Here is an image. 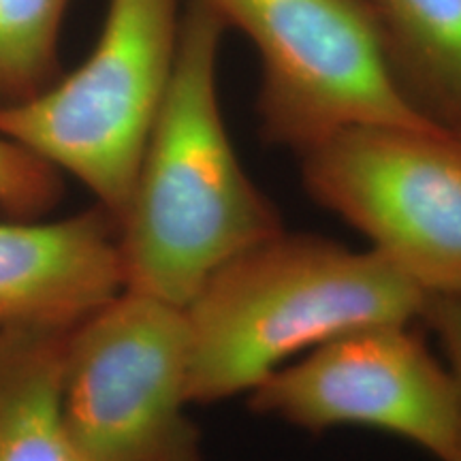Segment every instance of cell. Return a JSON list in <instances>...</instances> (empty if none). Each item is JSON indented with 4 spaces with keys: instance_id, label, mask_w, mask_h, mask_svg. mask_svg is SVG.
I'll return each instance as SVG.
<instances>
[{
    "instance_id": "cell-1",
    "label": "cell",
    "mask_w": 461,
    "mask_h": 461,
    "mask_svg": "<svg viewBox=\"0 0 461 461\" xmlns=\"http://www.w3.org/2000/svg\"><path fill=\"white\" fill-rule=\"evenodd\" d=\"M227 31L207 0L184 3L169 88L120 221L124 288L182 308L218 267L285 230L224 124L218 56Z\"/></svg>"
},
{
    "instance_id": "cell-2",
    "label": "cell",
    "mask_w": 461,
    "mask_h": 461,
    "mask_svg": "<svg viewBox=\"0 0 461 461\" xmlns=\"http://www.w3.org/2000/svg\"><path fill=\"white\" fill-rule=\"evenodd\" d=\"M428 297L376 250L286 233L248 248L184 305L188 402L257 387L293 355L372 322H417Z\"/></svg>"
},
{
    "instance_id": "cell-3",
    "label": "cell",
    "mask_w": 461,
    "mask_h": 461,
    "mask_svg": "<svg viewBox=\"0 0 461 461\" xmlns=\"http://www.w3.org/2000/svg\"><path fill=\"white\" fill-rule=\"evenodd\" d=\"M180 0H109L90 56L20 103H0V135L82 182L122 221L157 122L182 24Z\"/></svg>"
},
{
    "instance_id": "cell-4",
    "label": "cell",
    "mask_w": 461,
    "mask_h": 461,
    "mask_svg": "<svg viewBox=\"0 0 461 461\" xmlns=\"http://www.w3.org/2000/svg\"><path fill=\"white\" fill-rule=\"evenodd\" d=\"M257 50L261 137L302 157L357 126H425L363 0H207Z\"/></svg>"
},
{
    "instance_id": "cell-5",
    "label": "cell",
    "mask_w": 461,
    "mask_h": 461,
    "mask_svg": "<svg viewBox=\"0 0 461 461\" xmlns=\"http://www.w3.org/2000/svg\"><path fill=\"white\" fill-rule=\"evenodd\" d=\"M182 305L124 288L68 331L60 419L86 461H203Z\"/></svg>"
},
{
    "instance_id": "cell-6",
    "label": "cell",
    "mask_w": 461,
    "mask_h": 461,
    "mask_svg": "<svg viewBox=\"0 0 461 461\" xmlns=\"http://www.w3.org/2000/svg\"><path fill=\"white\" fill-rule=\"evenodd\" d=\"M305 190L425 295L461 291V135L357 126L302 157Z\"/></svg>"
},
{
    "instance_id": "cell-7",
    "label": "cell",
    "mask_w": 461,
    "mask_h": 461,
    "mask_svg": "<svg viewBox=\"0 0 461 461\" xmlns=\"http://www.w3.org/2000/svg\"><path fill=\"white\" fill-rule=\"evenodd\" d=\"M414 322H372L325 339L250 391V408L295 428L363 425L440 461H461V417L448 374Z\"/></svg>"
},
{
    "instance_id": "cell-8",
    "label": "cell",
    "mask_w": 461,
    "mask_h": 461,
    "mask_svg": "<svg viewBox=\"0 0 461 461\" xmlns=\"http://www.w3.org/2000/svg\"><path fill=\"white\" fill-rule=\"evenodd\" d=\"M122 291L120 222L105 207L0 218V331H71Z\"/></svg>"
},
{
    "instance_id": "cell-9",
    "label": "cell",
    "mask_w": 461,
    "mask_h": 461,
    "mask_svg": "<svg viewBox=\"0 0 461 461\" xmlns=\"http://www.w3.org/2000/svg\"><path fill=\"white\" fill-rule=\"evenodd\" d=\"M419 115L461 135V0H363Z\"/></svg>"
},
{
    "instance_id": "cell-10",
    "label": "cell",
    "mask_w": 461,
    "mask_h": 461,
    "mask_svg": "<svg viewBox=\"0 0 461 461\" xmlns=\"http://www.w3.org/2000/svg\"><path fill=\"white\" fill-rule=\"evenodd\" d=\"M68 331H0V461H86L60 419Z\"/></svg>"
},
{
    "instance_id": "cell-11",
    "label": "cell",
    "mask_w": 461,
    "mask_h": 461,
    "mask_svg": "<svg viewBox=\"0 0 461 461\" xmlns=\"http://www.w3.org/2000/svg\"><path fill=\"white\" fill-rule=\"evenodd\" d=\"M71 0H0V103H20L60 77L58 39Z\"/></svg>"
},
{
    "instance_id": "cell-12",
    "label": "cell",
    "mask_w": 461,
    "mask_h": 461,
    "mask_svg": "<svg viewBox=\"0 0 461 461\" xmlns=\"http://www.w3.org/2000/svg\"><path fill=\"white\" fill-rule=\"evenodd\" d=\"M62 173L20 143L0 135V212L5 218H43L62 199Z\"/></svg>"
},
{
    "instance_id": "cell-13",
    "label": "cell",
    "mask_w": 461,
    "mask_h": 461,
    "mask_svg": "<svg viewBox=\"0 0 461 461\" xmlns=\"http://www.w3.org/2000/svg\"><path fill=\"white\" fill-rule=\"evenodd\" d=\"M420 321L436 333L438 342L447 359V370L451 374L457 393L461 417V291L447 295H429Z\"/></svg>"
}]
</instances>
